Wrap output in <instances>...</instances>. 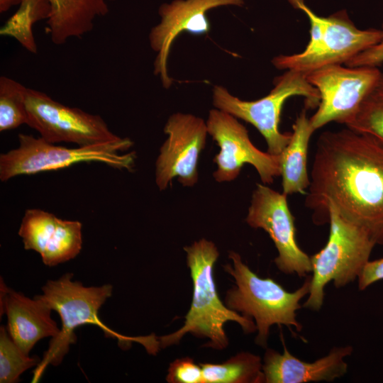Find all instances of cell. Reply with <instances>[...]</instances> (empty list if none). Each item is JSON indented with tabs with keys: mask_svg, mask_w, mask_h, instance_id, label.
Listing matches in <instances>:
<instances>
[{
	"mask_svg": "<svg viewBox=\"0 0 383 383\" xmlns=\"http://www.w3.org/2000/svg\"><path fill=\"white\" fill-rule=\"evenodd\" d=\"M329 205L383 245L382 142L348 127L321 134L305 206L321 225L329 222Z\"/></svg>",
	"mask_w": 383,
	"mask_h": 383,
	"instance_id": "cell-1",
	"label": "cell"
},
{
	"mask_svg": "<svg viewBox=\"0 0 383 383\" xmlns=\"http://www.w3.org/2000/svg\"><path fill=\"white\" fill-rule=\"evenodd\" d=\"M187 265L193 282V296L184 325L168 335L157 336L160 348L177 345L187 333L209 341L202 347L221 350L228 345L224 325L235 321L245 333L257 331L252 318L231 310L220 299L214 281V265L219 252L214 243L201 238L185 246Z\"/></svg>",
	"mask_w": 383,
	"mask_h": 383,
	"instance_id": "cell-2",
	"label": "cell"
},
{
	"mask_svg": "<svg viewBox=\"0 0 383 383\" xmlns=\"http://www.w3.org/2000/svg\"><path fill=\"white\" fill-rule=\"evenodd\" d=\"M72 277L73 274L66 273L57 280H48L42 288L43 294L35 296L60 315L62 327L59 334L51 338L48 350L35 370L33 380L40 377L47 366L61 363L70 345L76 342L74 329L82 325L100 327L106 337L117 338L122 345L137 342L149 353H157L160 345L157 336L127 337L112 331L100 320L99 311L111 296V284L87 287L79 282L72 281Z\"/></svg>",
	"mask_w": 383,
	"mask_h": 383,
	"instance_id": "cell-3",
	"label": "cell"
},
{
	"mask_svg": "<svg viewBox=\"0 0 383 383\" xmlns=\"http://www.w3.org/2000/svg\"><path fill=\"white\" fill-rule=\"evenodd\" d=\"M233 265L223 266L224 270L235 279V285L226 292V305L238 313L254 318L258 331L255 343L266 348L270 328L274 324L284 325L301 331L296 320L300 301L310 291L311 276H306L302 286L289 292L272 278H262L252 272L234 251H229Z\"/></svg>",
	"mask_w": 383,
	"mask_h": 383,
	"instance_id": "cell-4",
	"label": "cell"
},
{
	"mask_svg": "<svg viewBox=\"0 0 383 383\" xmlns=\"http://www.w3.org/2000/svg\"><path fill=\"white\" fill-rule=\"evenodd\" d=\"M287 1L308 16L310 39L303 51L274 57L272 62L279 70L308 74L327 65H345L380 40V29L358 28L345 10L321 17L308 7L304 0Z\"/></svg>",
	"mask_w": 383,
	"mask_h": 383,
	"instance_id": "cell-5",
	"label": "cell"
},
{
	"mask_svg": "<svg viewBox=\"0 0 383 383\" xmlns=\"http://www.w3.org/2000/svg\"><path fill=\"white\" fill-rule=\"evenodd\" d=\"M18 148L0 155V179L6 182L19 175L63 169L81 162H98L118 170L132 172L135 152H126L133 143L128 138L91 145L66 148L31 135L18 134Z\"/></svg>",
	"mask_w": 383,
	"mask_h": 383,
	"instance_id": "cell-6",
	"label": "cell"
},
{
	"mask_svg": "<svg viewBox=\"0 0 383 383\" xmlns=\"http://www.w3.org/2000/svg\"><path fill=\"white\" fill-rule=\"evenodd\" d=\"M330 233L326 245L311 256L312 276L309 296L303 306L319 310L324 288L333 281L336 287L358 278L376 243L360 227L343 218L333 205L328 207Z\"/></svg>",
	"mask_w": 383,
	"mask_h": 383,
	"instance_id": "cell-7",
	"label": "cell"
},
{
	"mask_svg": "<svg viewBox=\"0 0 383 383\" xmlns=\"http://www.w3.org/2000/svg\"><path fill=\"white\" fill-rule=\"evenodd\" d=\"M274 87L265 96L255 101H245L232 95L226 88L214 86L213 104L237 118L255 126L264 137L267 152L279 155L289 143L292 133L279 131L280 116L285 101L292 96L306 99L305 108L318 106L320 95L308 81L306 74L294 70H286L274 82Z\"/></svg>",
	"mask_w": 383,
	"mask_h": 383,
	"instance_id": "cell-8",
	"label": "cell"
},
{
	"mask_svg": "<svg viewBox=\"0 0 383 383\" xmlns=\"http://www.w3.org/2000/svg\"><path fill=\"white\" fill-rule=\"evenodd\" d=\"M379 67H350L340 64L322 67L306 74L318 90L317 111L309 118L316 131L331 122L346 124L378 80Z\"/></svg>",
	"mask_w": 383,
	"mask_h": 383,
	"instance_id": "cell-9",
	"label": "cell"
},
{
	"mask_svg": "<svg viewBox=\"0 0 383 383\" xmlns=\"http://www.w3.org/2000/svg\"><path fill=\"white\" fill-rule=\"evenodd\" d=\"M27 125L46 141L91 145L118 140L104 119L78 108L64 105L45 93L26 87Z\"/></svg>",
	"mask_w": 383,
	"mask_h": 383,
	"instance_id": "cell-10",
	"label": "cell"
},
{
	"mask_svg": "<svg viewBox=\"0 0 383 383\" xmlns=\"http://www.w3.org/2000/svg\"><path fill=\"white\" fill-rule=\"evenodd\" d=\"M206 123L208 134L220 148L213 160L217 166L213 174L216 182L234 180L245 164L255 167L263 184H272L274 177L280 176V155L257 148L236 117L216 109L209 111Z\"/></svg>",
	"mask_w": 383,
	"mask_h": 383,
	"instance_id": "cell-11",
	"label": "cell"
},
{
	"mask_svg": "<svg viewBox=\"0 0 383 383\" xmlns=\"http://www.w3.org/2000/svg\"><path fill=\"white\" fill-rule=\"evenodd\" d=\"M287 196L257 184L245 221L250 227L262 228L269 234L278 251L274 262L282 272L306 277L312 271L311 258L297 244L295 218Z\"/></svg>",
	"mask_w": 383,
	"mask_h": 383,
	"instance_id": "cell-12",
	"label": "cell"
},
{
	"mask_svg": "<svg viewBox=\"0 0 383 383\" xmlns=\"http://www.w3.org/2000/svg\"><path fill=\"white\" fill-rule=\"evenodd\" d=\"M167 138L155 162V183L165 189L177 177L184 187H192L199 179L198 161L208 135L206 123L190 113L171 115L164 127Z\"/></svg>",
	"mask_w": 383,
	"mask_h": 383,
	"instance_id": "cell-13",
	"label": "cell"
},
{
	"mask_svg": "<svg viewBox=\"0 0 383 383\" xmlns=\"http://www.w3.org/2000/svg\"><path fill=\"white\" fill-rule=\"evenodd\" d=\"M244 0H174L159 8L160 22L149 33V43L156 53L154 74L160 77L162 84L169 89L173 79L169 75L167 63L172 45L181 33L186 32L200 35L208 33L211 24L206 13L224 6H243Z\"/></svg>",
	"mask_w": 383,
	"mask_h": 383,
	"instance_id": "cell-14",
	"label": "cell"
},
{
	"mask_svg": "<svg viewBox=\"0 0 383 383\" xmlns=\"http://www.w3.org/2000/svg\"><path fill=\"white\" fill-rule=\"evenodd\" d=\"M82 223L63 220L39 209L26 210L18 235L26 250L38 252L49 267L74 258L82 246Z\"/></svg>",
	"mask_w": 383,
	"mask_h": 383,
	"instance_id": "cell-15",
	"label": "cell"
},
{
	"mask_svg": "<svg viewBox=\"0 0 383 383\" xmlns=\"http://www.w3.org/2000/svg\"><path fill=\"white\" fill-rule=\"evenodd\" d=\"M52 311L43 301L8 287L1 278L0 313L7 316V331L26 354L40 339L59 334L60 329L51 318Z\"/></svg>",
	"mask_w": 383,
	"mask_h": 383,
	"instance_id": "cell-16",
	"label": "cell"
},
{
	"mask_svg": "<svg viewBox=\"0 0 383 383\" xmlns=\"http://www.w3.org/2000/svg\"><path fill=\"white\" fill-rule=\"evenodd\" d=\"M284 351L267 348L265 353L262 373L265 383H305L331 382L343 376L348 370L344 358L352 354L350 345L333 348L330 353L313 362H304L287 350L281 335Z\"/></svg>",
	"mask_w": 383,
	"mask_h": 383,
	"instance_id": "cell-17",
	"label": "cell"
},
{
	"mask_svg": "<svg viewBox=\"0 0 383 383\" xmlns=\"http://www.w3.org/2000/svg\"><path fill=\"white\" fill-rule=\"evenodd\" d=\"M50 13L46 30L52 42L63 45L71 38H81L92 30L95 21L105 16L115 0H48ZM20 0H0V11L5 12Z\"/></svg>",
	"mask_w": 383,
	"mask_h": 383,
	"instance_id": "cell-18",
	"label": "cell"
},
{
	"mask_svg": "<svg viewBox=\"0 0 383 383\" xmlns=\"http://www.w3.org/2000/svg\"><path fill=\"white\" fill-rule=\"evenodd\" d=\"M314 131L305 108L296 116L292 125L291 140L280 154L282 193L286 195L304 193L310 185L308 148Z\"/></svg>",
	"mask_w": 383,
	"mask_h": 383,
	"instance_id": "cell-19",
	"label": "cell"
},
{
	"mask_svg": "<svg viewBox=\"0 0 383 383\" xmlns=\"http://www.w3.org/2000/svg\"><path fill=\"white\" fill-rule=\"evenodd\" d=\"M200 365L204 383L263 382L261 358L249 352H240L222 363Z\"/></svg>",
	"mask_w": 383,
	"mask_h": 383,
	"instance_id": "cell-20",
	"label": "cell"
},
{
	"mask_svg": "<svg viewBox=\"0 0 383 383\" xmlns=\"http://www.w3.org/2000/svg\"><path fill=\"white\" fill-rule=\"evenodd\" d=\"M50 13L48 0H20L18 9L1 27L0 35L14 38L23 48L36 54L33 27L39 21L48 20Z\"/></svg>",
	"mask_w": 383,
	"mask_h": 383,
	"instance_id": "cell-21",
	"label": "cell"
},
{
	"mask_svg": "<svg viewBox=\"0 0 383 383\" xmlns=\"http://www.w3.org/2000/svg\"><path fill=\"white\" fill-rule=\"evenodd\" d=\"M354 131L374 137L383 143V72L353 117L345 124Z\"/></svg>",
	"mask_w": 383,
	"mask_h": 383,
	"instance_id": "cell-22",
	"label": "cell"
},
{
	"mask_svg": "<svg viewBox=\"0 0 383 383\" xmlns=\"http://www.w3.org/2000/svg\"><path fill=\"white\" fill-rule=\"evenodd\" d=\"M26 87L7 77H0V131L15 129L26 124L28 113L26 106Z\"/></svg>",
	"mask_w": 383,
	"mask_h": 383,
	"instance_id": "cell-23",
	"label": "cell"
},
{
	"mask_svg": "<svg viewBox=\"0 0 383 383\" xmlns=\"http://www.w3.org/2000/svg\"><path fill=\"white\" fill-rule=\"evenodd\" d=\"M41 360L29 357L13 342L5 326L0 328V382L16 383L26 370L38 366Z\"/></svg>",
	"mask_w": 383,
	"mask_h": 383,
	"instance_id": "cell-24",
	"label": "cell"
},
{
	"mask_svg": "<svg viewBox=\"0 0 383 383\" xmlns=\"http://www.w3.org/2000/svg\"><path fill=\"white\" fill-rule=\"evenodd\" d=\"M166 380L169 383H204L201 366L189 357L176 359L170 364Z\"/></svg>",
	"mask_w": 383,
	"mask_h": 383,
	"instance_id": "cell-25",
	"label": "cell"
},
{
	"mask_svg": "<svg viewBox=\"0 0 383 383\" xmlns=\"http://www.w3.org/2000/svg\"><path fill=\"white\" fill-rule=\"evenodd\" d=\"M380 30L382 33L380 40L374 45L355 56L345 65L379 67L383 64V23Z\"/></svg>",
	"mask_w": 383,
	"mask_h": 383,
	"instance_id": "cell-26",
	"label": "cell"
},
{
	"mask_svg": "<svg viewBox=\"0 0 383 383\" xmlns=\"http://www.w3.org/2000/svg\"><path fill=\"white\" fill-rule=\"evenodd\" d=\"M383 279V257L368 261L358 277V288L365 290L371 284Z\"/></svg>",
	"mask_w": 383,
	"mask_h": 383,
	"instance_id": "cell-27",
	"label": "cell"
}]
</instances>
